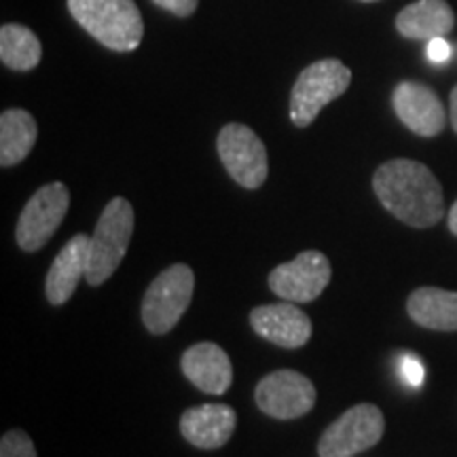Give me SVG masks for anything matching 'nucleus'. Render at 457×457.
<instances>
[{
  "instance_id": "f257e3e1",
  "label": "nucleus",
  "mask_w": 457,
  "mask_h": 457,
  "mask_svg": "<svg viewBox=\"0 0 457 457\" xmlns=\"http://www.w3.org/2000/svg\"><path fill=\"white\" fill-rule=\"evenodd\" d=\"M373 188L387 212L409 227H432L445 214L441 182L413 159H392L381 165L373 176Z\"/></svg>"
},
{
  "instance_id": "f03ea898",
  "label": "nucleus",
  "mask_w": 457,
  "mask_h": 457,
  "mask_svg": "<svg viewBox=\"0 0 457 457\" xmlns=\"http://www.w3.org/2000/svg\"><path fill=\"white\" fill-rule=\"evenodd\" d=\"M74 20L112 51H134L145 24L134 0H68Z\"/></svg>"
},
{
  "instance_id": "7ed1b4c3",
  "label": "nucleus",
  "mask_w": 457,
  "mask_h": 457,
  "mask_svg": "<svg viewBox=\"0 0 457 457\" xmlns=\"http://www.w3.org/2000/svg\"><path fill=\"white\" fill-rule=\"evenodd\" d=\"M134 208L125 197H114L102 210L94 236L89 239L87 279L89 286L104 284L121 265L134 236Z\"/></svg>"
},
{
  "instance_id": "20e7f679",
  "label": "nucleus",
  "mask_w": 457,
  "mask_h": 457,
  "mask_svg": "<svg viewBox=\"0 0 457 457\" xmlns=\"http://www.w3.org/2000/svg\"><path fill=\"white\" fill-rule=\"evenodd\" d=\"M195 290V273L185 262H176L159 273L142 301V322L153 335L170 333L185 316Z\"/></svg>"
},
{
  "instance_id": "39448f33",
  "label": "nucleus",
  "mask_w": 457,
  "mask_h": 457,
  "mask_svg": "<svg viewBox=\"0 0 457 457\" xmlns=\"http://www.w3.org/2000/svg\"><path fill=\"white\" fill-rule=\"evenodd\" d=\"M352 83V72L339 60H320L307 66L296 79L290 94V119L296 128L313 123L320 111L345 94Z\"/></svg>"
},
{
  "instance_id": "423d86ee",
  "label": "nucleus",
  "mask_w": 457,
  "mask_h": 457,
  "mask_svg": "<svg viewBox=\"0 0 457 457\" xmlns=\"http://www.w3.org/2000/svg\"><path fill=\"white\" fill-rule=\"evenodd\" d=\"M386 430V420L379 407L370 403L347 409L335 420L318 441L320 457H353L375 447Z\"/></svg>"
},
{
  "instance_id": "0eeeda50",
  "label": "nucleus",
  "mask_w": 457,
  "mask_h": 457,
  "mask_svg": "<svg viewBox=\"0 0 457 457\" xmlns=\"http://www.w3.org/2000/svg\"><path fill=\"white\" fill-rule=\"evenodd\" d=\"M71 205V191L64 182H51L38 188L28 199L15 227V239L24 253L41 250L66 219Z\"/></svg>"
},
{
  "instance_id": "6e6552de",
  "label": "nucleus",
  "mask_w": 457,
  "mask_h": 457,
  "mask_svg": "<svg viewBox=\"0 0 457 457\" xmlns=\"http://www.w3.org/2000/svg\"><path fill=\"white\" fill-rule=\"evenodd\" d=\"M219 157L225 170L233 180L244 188H259L267 180V148L262 140L254 134L248 125L228 123L220 129L219 140Z\"/></svg>"
},
{
  "instance_id": "1a4fd4ad",
  "label": "nucleus",
  "mask_w": 457,
  "mask_h": 457,
  "mask_svg": "<svg viewBox=\"0 0 457 457\" xmlns=\"http://www.w3.org/2000/svg\"><path fill=\"white\" fill-rule=\"evenodd\" d=\"M330 278L333 270L327 256L318 250H307L270 273V288L279 299L299 305L316 301L330 284Z\"/></svg>"
},
{
  "instance_id": "9d476101",
  "label": "nucleus",
  "mask_w": 457,
  "mask_h": 457,
  "mask_svg": "<svg viewBox=\"0 0 457 457\" xmlns=\"http://www.w3.org/2000/svg\"><path fill=\"white\" fill-rule=\"evenodd\" d=\"M254 398L262 413L273 420H296L313 409L316 387L303 373L282 369L262 377Z\"/></svg>"
},
{
  "instance_id": "9b49d317",
  "label": "nucleus",
  "mask_w": 457,
  "mask_h": 457,
  "mask_svg": "<svg viewBox=\"0 0 457 457\" xmlns=\"http://www.w3.org/2000/svg\"><path fill=\"white\" fill-rule=\"evenodd\" d=\"M394 111L398 119L417 136L432 138L445 129L447 112L443 102L430 87L421 83L404 81L394 89Z\"/></svg>"
},
{
  "instance_id": "f8f14e48",
  "label": "nucleus",
  "mask_w": 457,
  "mask_h": 457,
  "mask_svg": "<svg viewBox=\"0 0 457 457\" xmlns=\"http://www.w3.org/2000/svg\"><path fill=\"white\" fill-rule=\"evenodd\" d=\"M250 324L254 333L262 339L276 343L286 350L303 347L312 337V320L305 312L296 307V303H276V305L254 307L250 313Z\"/></svg>"
},
{
  "instance_id": "ddd939ff",
  "label": "nucleus",
  "mask_w": 457,
  "mask_h": 457,
  "mask_svg": "<svg viewBox=\"0 0 457 457\" xmlns=\"http://www.w3.org/2000/svg\"><path fill=\"white\" fill-rule=\"evenodd\" d=\"M182 373L197 390L205 394H225L233 384V367L227 352L212 341L195 343L182 353Z\"/></svg>"
},
{
  "instance_id": "4468645a",
  "label": "nucleus",
  "mask_w": 457,
  "mask_h": 457,
  "mask_svg": "<svg viewBox=\"0 0 457 457\" xmlns=\"http://www.w3.org/2000/svg\"><path fill=\"white\" fill-rule=\"evenodd\" d=\"M89 239L91 236L77 233L71 242H66L60 254L55 256L54 265L49 267L47 279H45V295L51 305H64L74 295L81 278L87 276Z\"/></svg>"
},
{
  "instance_id": "2eb2a0df",
  "label": "nucleus",
  "mask_w": 457,
  "mask_h": 457,
  "mask_svg": "<svg viewBox=\"0 0 457 457\" xmlns=\"http://www.w3.org/2000/svg\"><path fill=\"white\" fill-rule=\"evenodd\" d=\"M237 426V415L228 404H202L185 411L180 432L197 449H220Z\"/></svg>"
},
{
  "instance_id": "dca6fc26",
  "label": "nucleus",
  "mask_w": 457,
  "mask_h": 457,
  "mask_svg": "<svg viewBox=\"0 0 457 457\" xmlns=\"http://www.w3.org/2000/svg\"><path fill=\"white\" fill-rule=\"evenodd\" d=\"M453 9L445 0H417L400 11L396 17L398 32L407 38H417V41L445 37L453 30Z\"/></svg>"
},
{
  "instance_id": "f3484780",
  "label": "nucleus",
  "mask_w": 457,
  "mask_h": 457,
  "mask_svg": "<svg viewBox=\"0 0 457 457\" xmlns=\"http://www.w3.org/2000/svg\"><path fill=\"white\" fill-rule=\"evenodd\" d=\"M411 320L430 330H457V293L424 286L411 293L407 301Z\"/></svg>"
},
{
  "instance_id": "a211bd4d",
  "label": "nucleus",
  "mask_w": 457,
  "mask_h": 457,
  "mask_svg": "<svg viewBox=\"0 0 457 457\" xmlns=\"http://www.w3.org/2000/svg\"><path fill=\"white\" fill-rule=\"evenodd\" d=\"M38 128L34 117L21 108H9L0 117V165L11 168L30 155Z\"/></svg>"
},
{
  "instance_id": "6ab92c4d",
  "label": "nucleus",
  "mask_w": 457,
  "mask_h": 457,
  "mask_svg": "<svg viewBox=\"0 0 457 457\" xmlns=\"http://www.w3.org/2000/svg\"><path fill=\"white\" fill-rule=\"evenodd\" d=\"M41 41L30 28L20 24H4L0 28V60L11 71H32L41 62Z\"/></svg>"
},
{
  "instance_id": "aec40b11",
  "label": "nucleus",
  "mask_w": 457,
  "mask_h": 457,
  "mask_svg": "<svg viewBox=\"0 0 457 457\" xmlns=\"http://www.w3.org/2000/svg\"><path fill=\"white\" fill-rule=\"evenodd\" d=\"M0 457H38L32 438L24 430L4 432L0 441Z\"/></svg>"
},
{
  "instance_id": "412c9836",
  "label": "nucleus",
  "mask_w": 457,
  "mask_h": 457,
  "mask_svg": "<svg viewBox=\"0 0 457 457\" xmlns=\"http://www.w3.org/2000/svg\"><path fill=\"white\" fill-rule=\"evenodd\" d=\"M400 377H403V381L411 387H421L424 384V377H426V369L424 364H421V360L413 356V353H404L403 358H400Z\"/></svg>"
},
{
  "instance_id": "4be33fe9",
  "label": "nucleus",
  "mask_w": 457,
  "mask_h": 457,
  "mask_svg": "<svg viewBox=\"0 0 457 457\" xmlns=\"http://www.w3.org/2000/svg\"><path fill=\"white\" fill-rule=\"evenodd\" d=\"M426 51H428V60L434 62V64H445V62H449L451 55H453V49H451V45L445 37L430 38Z\"/></svg>"
},
{
  "instance_id": "5701e85b",
  "label": "nucleus",
  "mask_w": 457,
  "mask_h": 457,
  "mask_svg": "<svg viewBox=\"0 0 457 457\" xmlns=\"http://www.w3.org/2000/svg\"><path fill=\"white\" fill-rule=\"evenodd\" d=\"M153 3L159 4V7L168 9L170 13L179 17H188L197 9L199 0H153Z\"/></svg>"
},
{
  "instance_id": "b1692460",
  "label": "nucleus",
  "mask_w": 457,
  "mask_h": 457,
  "mask_svg": "<svg viewBox=\"0 0 457 457\" xmlns=\"http://www.w3.org/2000/svg\"><path fill=\"white\" fill-rule=\"evenodd\" d=\"M449 117H451V125L457 131V85L455 89L451 91V100H449Z\"/></svg>"
},
{
  "instance_id": "393cba45",
  "label": "nucleus",
  "mask_w": 457,
  "mask_h": 457,
  "mask_svg": "<svg viewBox=\"0 0 457 457\" xmlns=\"http://www.w3.org/2000/svg\"><path fill=\"white\" fill-rule=\"evenodd\" d=\"M449 231L457 236V202L451 205V212H449Z\"/></svg>"
},
{
  "instance_id": "a878e982",
  "label": "nucleus",
  "mask_w": 457,
  "mask_h": 457,
  "mask_svg": "<svg viewBox=\"0 0 457 457\" xmlns=\"http://www.w3.org/2000/svg\"><path fill=\"white\" fill-rule=\"evenodd\" d=\"M367 3H373V0H367Z\"/></svg>"
}]
</instances>
